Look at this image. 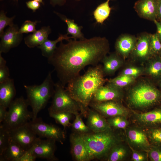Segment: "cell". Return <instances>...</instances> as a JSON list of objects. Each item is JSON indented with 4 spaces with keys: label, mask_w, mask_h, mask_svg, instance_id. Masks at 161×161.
Returning <instances> with one entry per match:
<instances>
[{
    "label": "cell",
    "mask_w": 161,
    "mask_h": 161,
    "mask_svg": "<svg viewBox=\"0 0 161 161\" xmlns=\"http://www.w3.org/2000/svg\"><path fill=\"white\" fill-rule=\"evenodd\" d=\"M130 110L129 119L131 124L143 129L161 126V105L144 112Z\"/></svg>",
    "instance_id": "obj_8"
},
{
    "label": "cell",
    "mask_w": 161,
    "mask_h": 161,
    "mask_svg": "<svg viewBox=\"0 0 161 161\" xmlns=\"http://www.w3.org/2000/svg\"><path fill=\"white\" fill-rule=\"evenodd\" d=\"M14 81L10 78L0 83V106L8 107L16 95Z\"/></svg>",
    "instance_id": "obj_22"
},
{
    "label": "cell",
    "mask_w": 161,
    "mask_h": 161,
    "mask_svg": "<svg viewBox=\"0 0 161 161\" xmlns=\"http://www.w3.org/2000/svg\"><path fill=\"white\" fill-rule=\"evenodd\" d=\"M36 1H37L40 3H41L43 4H44V2H43V0H34Z\"/></svg>",
    "instance_id": "obj_51"
},
{
    "label": "cell",
    "mask_w": 161,
    "mask_h": 161,
    "mask_svg": "<svg viewBox=\"0 0 161 161\" xmlns=\"http://www.w3.org/2000/svg\"><path fill=\"white\" fill-rule=\"evenodd\" d=\"M103 66L99 64L88 68L70 82L65 89L71 97L80 105L88 107L97 90L107 80L104 78Z\"/></svg>",
    "instance_id": "obj_2"
},
{
    "label": "cell",
    "mask_w": 161,
    "mask_h": 161,
    "mask_svg": "<svg viewBox=\"0 0 161 161\" xmlns=\"http://www.w3.org/2000/svg\"><path fill=\"white\" fill-rule=\"evenodd\" d=\"M6 61L1 55V53H0V67L6 66Z\"/></svg>",
    "instance_id": "obj_49"
},
{
    "label": "cell",
    "mask_w": 161,
    "mask_h": 161,
    "mask_svg": "<svg viewBox=\"0 0 161 161\" xmlns=\"http://www.w3.org/2000/svg\"><path fill=\"white\" fill-rule=\"evenodd\" d=\"M16 0V1H18V0Z\"/></svg>",
    "instance_id": "obj_55"
},
{
    "label": "cell",
    "mask_w": 161,
    "mask_h": 161,
    "mask_svg": "<svg viewBox=\"0 0 161 161\" xmlns=\"http://www.w3.org/2000/svg\"><path fill=\"white\" fill-rule=\"evenodd\" d=\"M150 45L153 55H159L161 52V42L157 33L150 34Z\"/></svg>",
    "instance_id": "obj_37"
},
{
    "label": "cell",
    "mask_w": 161,
    "mask_h": 161,
    "mask_svg": "<svg viewBox=\"0 0 161 161\" xmlns=\"http://www.w3.org/2000/svg\"><path fill=\"white\" fill-rule=\"evenodd\" d=\"M157 30V33L159 38L161 42V21L159 22L155 19L154 21Z\"/></svg>",
    "instance_id": "obj_47"
},
{
    "label": "cell",
    "mask_w": 161,
    "mask_h": 161,
    "mask_svg": "<svg viewBox=\"0 0 161 161\" xmlns=\"http://www.w3.org/2000/svg\"><path fill=\"white\" fill-rule=\"evenodd\" d=\"M150 34L145 32L137 38L134 47L130 55L132 60L141 63H145L154 55L150 45Z\"/></svg>",
    "instance_id": "obj_13"
},
{
    "label": "cell",
    "mask_w": 161,
    "mask_h": 161,
    "mask_svg": "<svg viewBox=\"0 0 161 161\" xmlns=\"http://www.w3.org/2000/svg\"><path fill=\"white\" fill-rule=\"evenodd\" d=\"M9 68L7 66L0 67V83L3 82L10 78Z\"/></svg>",
    "instance_id": "obj_43"
},
{
    "label": "cell",
    "mask_w": 161,
    "mask_h": 161,
    "mask_svg": "<svg viewBox=\"0 0 161 161\" xmlns=\"http://www.w3.org/2000/svg\"><path fill=\"white\" fill-rule=\"evenodd\" d=\"M158 0H138L134 8L141 18L154 21L157 17Z\"/></svg>",
    "instance_id": "obj_17"
},
{
    "label": "cell",
    "mask_w": 161,
    "mask_h": 161,
    "mask_svg": "<svg viewBox=\"0 0 161 161\" xmlns=\"http://www.w3.org/2000/svg\"><path fill=\"white\" fill-rule=\"evenodd\" d=\"M54 13L66 24L67 26V34L68 35H71L73 38L75 40L77 39L81 40L85 38L81 31L82 27L78 26L73 20L68 18L64 15L57 12H54Z\"/></svg>",
    "instance_id": "obj_28"
},
{
    "label": "cell",
    "mask_w": 161,
    "mask_h": 161,
    "mask_svg": "<svg viewBox=\"0 0 161 161\" xmlns=\"http://www.w3.org/2000/svg\"><path fill=\"white\" fill-rule=\"evenodd\" d=\"M156 84L161 90V78L156 83Z\"/></svg>",
    "instance_id": "obj_50"
},
{
    "label": "cell",
    "mask_w": 161,
    "mask_h": 161,
    "mask_svg": "<svg viewBox=\"0 0 161 161\" xmlns=\"http://www.w3.org/2000/svg\"><path fill=\"white\" fill-rule=\"evenodd\" d=\"M55 84L52 78V72H49L41 84L24 85L27 95L26 99L32 109V120L37 118L38 113L45 107L53 96Z\"/></svg>",
    "instance_id": "obj_5"
},
{
    "label": "cell",
    "mask_w": 161,
    "mask_h": 161,
    "mask_svg": "<svg viewBox=\"0 0 161 161\" xmlns=\"http://www.w3.org/2000/svg\"><path fill=\"white\" fill-rule=\"evenodd\" d=\"M131 151L126 141L119 143L111 149L106 158L107 161H123L131 156Z\"/></svg>",
    "instance_id": "obj_23"
},
{
    "label": "cell",
    "mask_w": 161,
    "mask_h": 161,
    "mask_svg": "<svg viewBox=\"0 0 161 161\" xmlns=\"http://www.w3.org/2000/svg\"><path fill=\"white\" fill-rule=\"evenodd\" d=\"M145 63L144 74L156 83L161 78V59L159 55H154Z\"/></svg>",
    "instance_id": "obj_24"
},
{
    "label": "cell",
    "mask_w": 161,
    "mask_h": 161,
    "mask_svg": "<svg viewBox=\"0 0 161 161\" xmlns=\"http://www.w3.org/2000/svg\"><path fill=\"white\" fill-rule=\"evenodd\" d=\"M32 129L40 137L54 140L62 143L65 138L64 131L59 127L44 122L37 118L28 122Z\"/></svg>",
    "instance_id": "obj_10"
},
{
    "label": "cell",
    "mask_w": 161,
    "mask_h": 161,
    "mask_svg": "<svg viewBox=\"0 0 161 161\" xmlns=\"http://www.w3.org/2000/svg\"><path fill=\"white\" fill-rule=\"evenodd\" d=\"M137 38L128 34L122 35L115 44L116 52L123 59L129 56L136 44Z\"/></svg>",
    "instance_id": "obj_18"
},
{
    "label": "cell",
    "mask_w": 161,
    "mask_h": 161,
    "mask_svg": "<svg viewBox=\"0 0 161 161\" xmlns=\"http://www.w3.org/2000/svg\"><path fill=\"white\" fill-rule=\"evenodd\" d=\"M129 147L131 152V160L133 161H147L149 160L147 152L136 150L130 146Z\"/></svg>",
    "instance_id": "obj_41"
},
{
    "label": "cell",
    "mask_w": 161,
    "mask_h": 161,
    "mask_svg": "<svg viewBox=\"0 0 161 161\" xmlns=\"http://www.w3.org/2000/svg\"><path fill=\"white\" fill-rule=\"evenodd\" d=\"M66 2V0H50V4L53 7L56 5L62 6Z\"/></svg>",
    "instance_id": "obj_46"
},
{
    "label": "cell",
    "mask_w": 161,
    "mask_h": 161,
    "mask_svg": "<svg viewBox=\"0 0 161 161\" xmlns=\"http://www.w3.org/2000/svg\"><path fill=\"white\" fill-rule=\"evenodd\" d=\"M147 153L149 160L161 161V145H151Z\"/></svg>",
    "instance_id": "obj_39"
},
{
    "label": "cell",
    "mask_w": 161,
    "mask_h": 161,
    "mask_svg": "<svg viewBox=\"0 0 161 161\" xmlns=\"http://www.w3.org/2000/svg\"><path fill=\"white\" fill-rule=\"evenodd\" d=\"M144 129L151 145H161V126Z\"/></svg>",
    "instance_id": "obj_32"
},
{
    "label": "cell",
    "mask_w": 161,
    "mask_h": 161,
    "mask_svg": "<svg viewBox=\"0 0 161 161\" xmlns=\"http://www.w3.org/2000/svg\"><path fill=\"white\" fill-rule=\"evenodd\" d=\"M144 74V67L131 65L123 69L119 74L132 77L136 79L138 77Z\"/></svg>",
    "instance_id": "obj_34"
},
{
    "label": "cell",
    "mask_w": 161,
    "mask_h": 161,
    "mask_svg": "<svg viewBox=\"0 0 161 161\" xmlns=\"http://www.w3.org/2000/svg\"><path fill=\"white\" fill-rule=\"evenodd\" d=\"M10 140L9 131L0 126V155L7 147Z\"/></svg>",
    "instance_id": "obj_35"
},
{
    "label": "cell",
    "mask_w": 161,
    "mask_h": 161,
    "mask_svg": "<svg viewBox=\"0 0 161 161\" xmlns=\"http://www.w3.org/2000/svg\"><path fill=\"white\" fill-rule=\"evenodd\" d=\"M27 7L32 10L33 12H35L40 7V4L39 2L34 0L29 1L26 2Z\"/></svg>",
    "instance_id": "obj_44"
},
{
    "label": "cell",
    "mask_w": 161,
    "mask_h": 161,
    "mask_svg": "<svg viewBox=\"0 0 161 161\" xmlns=\"http://www.w3.org/2000/svg\"><path fill=\"white\" fill-rule=\"evenodd\" d=\"M136 79L129 76L119 74L117 77L107 80V82L119 89L129 86L135 81Z\"/></svg>",
    "instance_id": "obj_30"
},
{
    "label": "cell",
    "mask_w": 161,
    "mask_h": 161,
    "mask_svg": "<svg viewBox=\"0 0 161 161\" xmlns=\"http://www.w3.org/2000/svg\"><path fill=\"white\" fill-rule=\"evenodd\" d=\"M124 95L123 89H119L107 83L96 91L91 101L100 102L110 100L121 101Z\"/></svg>",
    "instance_id": "obj_15"
},
{
    "label": "cell",
    "mask_w": 161,
    "mask_h": 161,
    "mask_svg": "<svg viewBox=\"0 0 161 161\" xmlns=\"http://www.w3.org/2000/svg\"><path fill=\"white\" fill-rule=\"evenodd\" d=\"M103 70L105 75H112L123 65V58L116 52L106 55L102 60Z\"/></svg>",
    "instance_id": "obj_21"
},
{
    "label": "cell",
    "mask_w": 161,
    "mask_h": 161,
    "mask_svg": "<svg viewBox=\"0 0 161 161\" xmlns=\"http://www.w3.org/2000/svg\"><path fill=\"white\" fill-rule=\"evenodd\" d=\"M28 122L8 131L10 139L26 150L32 146L38 138L30 127Z\"/></svg>",
    "instance_id": "obj_12"
},
{
    "label": "cell",
    "mask_w": 161,
    "mask_h": 161,
    "mask_svg": "<svg viewBox=\"0 0 161 161\" xmlns=\"http://www.w3.org/2000/svg\"><path fill=\"white\" fill-rule=\"evenodd\" d=\"M83 106L69 95L59 82L55 83V91L51 104L48 109L49 112H65L75 115L80 111L83 112Z\"/></svg>",
    "instance_id": "obj_7"
},
{
    "label": "cell",
    "mask_w": 161,
    "mask_h": 161,
    "mask_svg": "<svg viewBox=\"0 0 161 161\" xmlns=\"http://www.w3.org/2000/svg\"><path fill=\"white\" fill-rule=\"evenodd\" d=\"M39 22L37 21H34L30 20L25 21L19 28V32L21 34L34 32L36 30L35 26Z\"/></svg>",
    "instance_id": "obj_40"
},
{
    "label": "cell",
    "mask_w": 161,
    "mask_h": 161,
    "mask_svg": "<svg viewBox=\"0 0 161 161\" xmlns=\"http://www.w3.org/2000/svg\"><path fill=\"white\" fill-rule=\"evenodd\" d=\"M106 120L111 127L117 129L124 130L131 124L129 118L122 116H116Z\"/></svg>",
    "instance_id": "obj_31"
},
{
    "label": "cell",
    "mask_w": 161,
    "mask_h": 161,
    "mask_svg": "<svg viewBox=\"0 0 161 161\" xmlns=\"http://www.w3.org/2000/svg\"><path fill=\"white\" fill-rule=\"evenodd\" d=\"M51 30L49 26L42 27L24 38L25 44L28 47L33 48L38 47L48 39Z\"/></svg>",
    "instance_id": "obj_25"
},
{
    "label": "cell",
    "mask_w": 161,
    "mask_h": 161,
    "mask_svg": "<svg viewBox=\"0 0 161 161\" xmlns=\"http://www.w3.org/2000/svg\"><path fill=\"white\" fill-rule=\"evenodd\" d=\"M161 19V0H158L157 18Z\"/></svg>",
    "instance_id": "obj_48"
},
{
    "label": "cell",
    "mask_w": 161,
    "mask_h": 161,
    "mask_svg": "<svg viewBox=\"0 0 161 161\" xmlns=\"http://www.w3.org/2000/svg\"><path fill=\"white\" fill-rule=\"evenodd\" d=\"M52 139L38 138L33 145V153L37 158L45 159L48 160H56L54 155L55 150V142Z\"/></svg>",
    "instance_id": "obj_16"
},
{
    "label": "cell",
    "mask_w": 161,
    "mask_h": 161,
    "mask_svg": "<svg viewBox=\"0 0 161 161\" xmlns=\"http://www.w3.org/2000/svg\"><path fill=\"white\" fill-rule=\"evenodd\" d=\"M87 126L94 133L104 131L111 127L105 117L95 110L88 109Z\"/></svg>",
    "instance_id": "obj_20"
},
{
    "label": "cell",
    "mask_w": 161,
    "mask_h": 161,
    "mask_svg": "<svg viewBox=\"0 0 161 161\" xmlns=\"http://www.w3.org/2000/svg\"><path fill=\"white\" fill-rule=\"evenodd\" d=\"M59 46L48 58V62L56 71L59 82L64 87L79 76L86 66H95L101 62L110 50L105 37H95L77 40L70 39Z\"/></svg>",
    "instance_id": "obj_1"
},
{
    "label": "cell",
    "mask_w": 161,
    "mask_h": 161,
    "mask_svg": "<svg viewBox=\"0 0 161 161\" xmlns=\"http://www.w3.org/2000/svg\"><path fill=\"white\" fill-rule=\"evenodd\" d=\"M129 86L124 95L130 109L144 112L161 105V90L149 79L135 81Z\"/></svg>",
    "instance_id": "obj_3"
},
{
    "label": "cell",
    "mask_w": 161,
    "mask_h": 161,
    "mask_svg": "<svg viewBox=\"0 0 161 161\" xmlns=\"http://www.w3.org/2000/svg\"><path fill=\"white\" fill-rule=\"evenodd\" d=\"M89 106L105 118L122 116L129 118L131 113L130 109L124 106L120 101L110 100L100 102H92Z\"/></svg>",
    "instance_id": "obj_11"
},
{
    "label": "cell",
    "mask_w": 161,
    "mask_h": 161,
    "mask_svg": "<svg viewBox=\"0 0 161 161\" xmlns=\"http://www.w3.org/2000/svg\"><path fill=\"white\" fill-rule=\"evenodd\" d=\"M75 115V118L72 124L73 129L80 133H86L89 132L90 129L84 124L79 114Z\"/></svg>",
    "instance_id": "obj_36"
},
{
    "label": "cell",
    "mask_w": 161,
    "mask_h": 161,
    "mask_svg": "<svg viewBox=\"0 0 161 161\" xmlns=\"http://www.w3.org/2000/svg\"><path fill=\"white\" fill-rule=\"evenodd\" d=\"M71 152L78 161L90 160L82 134H72L70 137Z\"/></svg>",
    "instance_id": "obj_19"
},
{
    "label": "cell",
    "mask_w": 161,
    "mask_h": 161,
    "mask_svg": "<svg viewBox=\"0 0 161 161\" xmlns=\"http://www.w3.org/2000/svg\"><path fill=\"white\" fill-rule=\"evenodd\" d=\"M75 0L76 1H81V0Z\"/></svg>",
    "instance_id": "obj_53"
},
{
    "label": "cell",
    "mask_w": 161,
    "mask_h": 161,
    "mask_svg": "<svg viewBox=\"0 0 161 161\" xmlns=\"http://www.w3.org/2000/svg\"><path fill=\"white\" fill-rule=\"evenodd\" d=\"M29 106L27 99L23 97L13 100L8 107L5 120L0 125L10 131L29 122L32 115L28 109Z\"/></svg>",
    "instance_id": "obj_6"
},
{
    "label": "cell",
    "mask_w": 161,
    "mask_h": 161,
    "mask_svg": "<svg viewBox=\"0 0 161 161\" xmlns=\"http://www.w3.org/2000/svg\"><path fill=\"white\" fill-rule=\"evenodd\" d=\"M81 134L90 160L106 159L114 146L126 140L124 130L111 127L102 132Z\"/></svg>",
    "instance_id": "obj_4"
},
{
    "label": "cell",
    "mask_w": 161,
    "mask_h": 161,
    "mask_svg": "<svg viewBox=\"0 0 161 161\" xmlns=\"http://www.w3.org/2000/svg\"><path fill=\"white\" fill-rule=\"evenodd\" d=\"M110 0H107L99 5L93 12L94 18L97 23L102 24L109 16L112 9L109 5Z\"/></svg>",
    "instance_id": "obj_29"
},
{
    "label": "cell",
    "mask_w": 161,
    "mask_h": 161,
    "mask_svg": "<svg viewBox=\"0 0 161 161\" xmlns=\"http://www.w3.org/2000/svg\"><path fill=\"white\" fill-rule=\"evenodd\" d=\"M1 1H2L3 0H0Z\"/></svg>",
    "instance_id": "obj_54"
},
{
    "label": "cell",
    "mask_w": 161,
    "mask_h": 161,
    "mask_svg": "<svg viewBox=\"0 0 161 161\" xmlns=\"http://www.w3.org/2000/svg\"><path fill=\"white\" fill-rule=\"evenodd\" d=\"M159 55L160 58V59H161V52L159 54Z\"/></svg>",
    "instance_id": "obj_52"
},
{
    "label": "cell",
    "mask_w": 161,
    "mask_h": 161,
    "mask_svg": "<svg viewBox=\"0 0 161 161\" xmlns=\"http://www.w3.org/2000/svg\"><path fill=\"white\" fill-rule=\"evenodd\" d=\"M19 29L17 25L14 24L4 31L0 36V53H7L20 44L23 35L19 32Z\"/></svg>",
    "instance_id": "obj_14"
},
{
    "label": "cell",
    "mask_w": 161,
    "mask_h": 161,
    "mask_svg": "<svg viewBox=\"0 0 161 161\" xmlns=\"http://www.w3.org/2000/svg\"><path fill=\"white\" fill-rule=\"evenodd\" d=\"M124 131L126 141L130 147L137 150L148 151L151 145L144 129L131 124Z\"/></svg>",
    "instance_id": "obj_9"
},
{
    "label": "cell",
    "mask_w": 161,
    "mask_h": 161,
    "mask_svg": "<svg viewBox=\"0 0 161 161\" xmlns=\"http://www.w3.org/2000/svg\"><path fill=\"white\" fill-rule=\"evenodd\" d=\"M49 116L61 125L64 128L69 126L72 114L65 112H49Z\"/></svg>",
    "instance_id": "obj_33"
},
{
    "label": "cell",
    "mask_w": 161,
    "mask_h": 161,
    "mask_svg": "<svg viewBox=\"0 0 161 161\" xmlns=\"http://www.w3.org/2000/svg\"><path fill=\"white\" fill-rule=\"evenodd\" d=\"M15 16L9 18L7 17L4 11L1 10L0 12V37L4 32L5 27L7 26H11L14 24L13 22Z\"/></svg>",
    "instance_id": "obj_38"
},
{
    "label": "cell",
    "mask_w": 161,
    "mask_h": 161,
    "mask_svg": "<svg viewBox=\"0 0 161 161\" xmlns=\"http://www.w3.org/2000/svg\"><path fill=\"white\" fill-rule=\"evenodd\" d=\"M26 150L10 139L6 149L0 155V161H18Z\"/></svg>",
    "instance_id": "obj_26"
},
{
    "label": "cell",
    "mask_w": 161,
    "mask_h": 161,
    "mask_svg": "<svg viewBox=\"0 0 161 161\" xmlns=\"http://www.w3.org/2000/svg\"><path fill=\"white\" fill-rule=\"evenodd\" d=\"M68 34L59 35L58 38L54 41L50 40L48 39L44 41L41 44L38 46V47L41 51L42 55L44 57L48 58L53 53L57 47V44L64 40L67 41L71 38H73L72 37H69Z\"/></svg>",
    "instance_id": "obj_27"
},
{
    "label": "cell",
    "mask_w": 161,
    "mask_h": 161,
    "mask_svg": "<svg viewBox=\"0 0 161 161\" xmlns=\"http://www.w3.org/2000/svg\"><path fill=\"white\" fill-rule=\"evenodd\" d=\"M6 108L0 106V123H2L5 120L7 114Z\"/></svg>",
    "instance_id": "obj_45"
},
{
    "label": "cell",
    "mask_w": 161,
    "mask_h": 161,
    "mask_svg": "<svg viewBox=\"0 0 161 161\" xmlns=\"http://www.w3.org/2000/svg\"><path fill=\"white\" fill-rule=\"evenodd\" d=\"M36 157L33 151V145L26 150L23 155L18 161H34Z\"/></svg>",
    "instance_id": "obj_42"
}]
</instances>
